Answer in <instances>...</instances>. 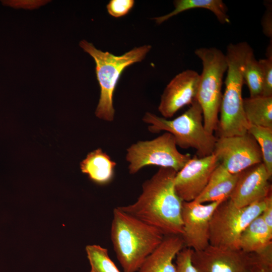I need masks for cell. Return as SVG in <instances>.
<instances>
[{"label":"cell","mask_w":272,"mask_h":272,"mask_svg":"<svg viewBox=\"0 0 272 272\" xmlns=\"http://www.w3.org/2000/svg\"><path fill=\"white\" fill-rule=\"evenodd\" d=\"M177 172L160 167L142 185V192L133 203L119 208L125 213L160 230L164 235H181L183 232V201L175 190Z\"/></svg>","instance_id":"obj_1"},{"label":"cell","mask_w":272,"mask_h":272,"mask_svg":"<svg viewBox=\"0 0 272 272\" xmlns=\"http://www.w3.org/2000/svg\"><path fill=\"white\" fill-rule=\"evenodd\" d=\"M158 229L122 211L113 210L111 238L124 272H137L164 238Z\"/></svg>","instance_id":"obj_2"},{"label":"cell","mask_w":272,"mask_h":272,"mask_svg":"<svg viewBox=\"0 0 272 272\" xmlns=\"http://www.w3.org/2000/svg\"><path fill=\"white\" fill-rule=\"evenodd\" d=\"M253 49L246 42L230 43L226 54L228 68L222 95L218 128L220 137L242 135L249 126L244 111L242 71L245 61Z\"/></svg>","instance_id":"obj_3"},{"label":"cell","mask_w":272,"mask_h":272,"mask_svg":"<svg viewBox=\"0 0 272 272\" xmlns=\"http://www.w3.org/2000/svg\"><path fill=\"white\" fill-rule=\"evenodd\" d=\"M79 45L93 58L96 64L100 94L95 115L100 119L112 121L115 115L113 94L122 73L128 66L142 61L152 47L149 45L135 47L121 55H115L97 49L85 40L80 41Z\"/></svg>","instance_id":"obj_4"},{"label":"cell","mask_w":272,"mask_h":272,"mask_svg":"<svg viewBox=\"0 0 272 272\" xmlns=\"http://www.w3.org/2000/svg\"><path fill=\"white\" fill-rule=\"evenodd\" d=\"M142 120L149 124L148 129L150 132L164 131L171 133L177 146L182 149H194L198 157L208 156L214 151L217 138L205 129L202 111L196 99L185 112L173 119L147 112Z\"/></svg>","instance_id":"obj_5"},{"label":"cell","mask_w":272,"mask_h":272,"mask_svg":"<svg viewBox=\"0 0 272 272\" xmlns=\"http://www.w3.org/2000/svg\"><path fill=\"white\" fill-rule=\"evenodd\" d=\"M194 53L202 64L195 99L202 111L205 129L213 133L218 128L223 79L228 68L227 60L226 54L216 47L199 48Z\"/></svg>","instance_id":"obj_6"},{"label":"cell","mask_w":272,"mask_h":272,"mask_svg":"<svg viewBox=\"0 0 272 272\" xmlns=\"http://www.w3.org/2000/svg\"><path fill=\"white\" fill-rule=\"evenodd\" d=\"M265 198L242 208L234 205L229 198L221 202L214 211L210 222V245L223 248L239 249L241 233L261 214Z\"/></svg>","instance_id":"obj_7"},{"label":"cell","mask_w":272,"mask_h":272,"mask_svg":"<svg viewBox=\"0 0 272 272\" xmlns=\"http://www.w3.org/2000/svg\"><path fill=\"white\" fill-rule=\"evenodd\" d=\"M191 158L190 154L178 150L174 137L167 132L153 140L131 144L126 149L125 157L131 174L151 165L171 168L177 172Z\"/></svg>","instance_id":"obj_8"},{"label":"cell","mask_w":272,"mask_h":272,"mask_svg":"<svg viewBox=\"0 0 272 272\" xmlns=\"http://www.w3.org/2000/svg\"><path fill=\"white\" fill-rule=\"evenodd\" d=\"M213 154L220 164L232 174L240 173L262 162L258 145L248 132L217 138Z\"/></svg>","instance_id":"obj_9"},{"label":"cell","mask_w":272,"mask_h":272,"mask_svg":"<svg viewBox=\"0 0 272 272\" xmlns=\"http://www.w3.org/2000/svg\"><path fill=\"white\" fill-rule=\"evenodd\" d=\"M191 261L197 272H252L257 257L240 249L209 245L202 250H193Z\"/></svg>","instance_id":"obj_10"},{"label":"cell","mask_w":272,"mask_h":272,"mask_svg":"<svg viewBox=\"0 0 272 272\" xmlns=\"http://www.w3.org/2000/svg\"><path fill=\"white\" fill-rule=\"evenodd\" d=\"M222 201L220 200L204 204L193 200L183 201L181 211L183 232L181 237L184 247L193 251H199L210 245L211 219L215 209Z\"/></svg>","instance_id":"obj_11"},{"label":"cell","mask_w":272,"mask_h":272,"mask_svg":"<svg viewBox=\"0 0 272 272\" xmlns=\"http://www.w3.org/2000/svg\"><path fill=\"white\" fill-rule=\"evenodd\" d=\"M219 164L213 153L191 158L175 176L174 187L178 196L183 201L194 200L203 191Z\"/></svg>","instance_id":"obj_12"},{"label":"cell","mask_w":272,"mask_h":272,"mask_svg":"<svg viewBox=\"0 0 272 272\" xmlns=\"http://www.w3.org/2000/svg\"><path fill=\"white\" fill-rule=\"evenodd\" d=\"M200 75L194 70H187L175 76L165 88L158 106L165 118H169L184 106L195 100Z\"/></svg>","instance_id":"obj_13"},{"label":"cell","mask_w":272,"mask_h":272,"mask_svg":"<svg viewBox=\"0 0 272 272\" xmlns=\"http://www.w3.org/2000/svg\"><path fill=\"white\" fill-rule=\"evenodd\" d=\"M271 178L262 163L256 164L240 173L229 199L239 208L260 201L271 193Z\"/></svg>","instance_id":"obj_14"},{"label":"cell","mask_w":272,"mask_h":272,"mask_svg":"<svg viewBox=\"0 0 272 272\" xmlns=\"http://www.w3.org/2000/svg\"><path fill=\"white\" fill-rule=\"evenodd\" d=\"M183 247L184 244L181 235H165L137 272H176L173 260Z\"/></svg>","instance_id":"obj_15"},{"label":"cell","mask_w":272,"mask_h":272,"mask_svg":"<svg viewBox=\"0 0 272 272\" xmlns=\"http://www.w3.org/2000/svg\"><path fill=\"white\" fill-rule=\"evenodd\" d=\"M240 173L232 174L219 164L213 172L203 191L193 201L205 203L228 199L235 187Z\"/></svg>","instance_id":"obj_16"},{"label":"cell","mask_w":272,"mask_h":272,"mask_svg":"<svg viewBox=\"0 0 272 272\" xmlns=\"http://www.w3.org/2000/svg\"><path fill=\"white\" fill-rule=\"evenodd\" d=\"M82 173L88 175L94 182L104 185L112 179L116 163L101 148L88 154L80 163Z\"/></svg>","instance_id":"obj_17"},{"label":"cell","mask_w":272,"mask_h":272,"mask_svg":"<svg viewBox=\"0 0 272 272\" xmlns=\"http://www.w3.org/2000/svg\"><path fill=\"white\" fill-rule=\"evenodd\" d=\"M272 244V230L261 215L254 219L241 233L239 248L247 253H257Z\"/></svg>","instance_id":"obj_18"},{"label":"cell","mask_w":272,"mask_h":272,"mask_svg":"<svg viewBox=\"0 0 272 272\" xmlns=\"http://www.w3.org/2000/svg\"><path fill=\"white\" fill-rule=\"evenodd\" d=\"M175 9L170 13L154 18L157 24H161L171 17L184 11L193 9H205L211 11L222 24L230 23L228 8L222 0H176Z\"/></svg>","instance_id":"obj_19"},{"label":"cell","mask_w":272,"mask_h":272,"mask_svg":"<svg viewBox=\"0 0 272 272\" xmlns=\"http://www.w3.org/2000/svg\"><path fill=\"white\" fill-rule=\"evenodd\" d=\"M243 105L249 125L272 128V96L245 98Z\"/></svg>","instance_id":"obj_20"},{"label":"cell","mask_w":272,"mask_h":272,"mask_svg":"<svg viewBox=\"0 0 272 272\" xmlns=\"http://www.w3.org/2000/svg\"><path fill=\"white\" fill-rule=\"evenodd\" d=\"M243 78L249 89L250 97L262 95L263 75L261 66L252 50L248 55L243 66Z\"/></svg>","instance_id":"obj_21"},{"label":"cell","mask_w":272,"mask_h":272,"mask_svg":"<svg viewBox=\"0 0 272 272\" xmlns=\"http://www.w3.org/2000/svg\"><path fill=\"white\" fill-rule=\"evenodd\" d=\"M248 132L258 144L262 155V163L271 177L272 128L249 125Z\"/></svg>","instance_id":"obj_22"},{"label":"cell","mask_w":272,"mask_h":272,"mask_svg":"<svg viewBox=\"0 0 272 272\" xmlns=\"http://www.w3.org/2000/svg\"><path fill=\"white\" fill-rule=\"evenodd\" d=\"M90 272H120L110 259L107 249L100 245H87L86 247Z\"/></svg>","instance_id":"obj_23"},{"label":"cell","mask_w":272,"mask_h":272,"mask_svg":"<svg viewBox=\"0 0 272 272\" xmlns=\"http://www.w3.org/2000/svg\"><path fill=\"white\" fill-rule=\"evenodd\" d=\"M263 75V89L262 95L272 96V55L266 56V58L258 60Z\"/></svg>","instance_id":"obj_24"},{"label":"cell","mask_w":272,"mask_h":272,"mask_svg":"<svg viewBox=\"0 0 272 272\" xmlns=\"http://www.w3.org/2000/svg\"><path fill=\"white\" fill-rule=\"evenodd\" d=\"M192 251L193 250L184 247L177 254L176 272H197L191 261Z\"/></svg>","instance_id":"obj_25"},{"label":"cell","mask_w":272,"mask_h":272,"mask_svg":"<svg viewBox=\"0 0 272 272\" xmlns=\"http://www.w3.org/2000/svg\"><path fill=\"white\" fill-rule=\"evenodd\" d=\"M134 4L133 0H111L106 8L110 15L119 18L127 14L133 8Z\"/></svg>","instance_id":"obj_26"},{"label":"cell","mask_w":272,"mask_h":272,"mask_svg":"<svg viewBox=\"0 0 272 272\" xmlns=\"http://www.w3.org/2000/svg\"><path fill=\"white\" fill-rule=\"evenodd\" d=\"M266 9L262 17L261 25L264 34L271 39L272 38V9L270 2H266Z\"/></svg>","instance_id":"obj_27"},{"label":"cell","mask_w":272,"mask_h":272,"mask_svg":"<svg viewBox=\"0 0 272 272\" xmlns=\"http://www.w3.org/2000/svg\"><path fill=\"white\" fill-rule=\"evenodd\" d=\"M265 223L272 230V195L271 193L265 198V206L260 214Z\"/></svg>","instance_id":"obj_28"},{"label":"cell","mask_w":272,"mask_h":272,"mask_svg":"<svg viewBox=\"0 0 272 272\" xmlns=\"http://www.w3.org/2000/svg\"><path fill=\"white\" fill-rule=\"evenodd\" d=\"M256 257L257 261L252 272H272V261Z\"/></svg>","instance_id":"obj_29"}]
</instances>
